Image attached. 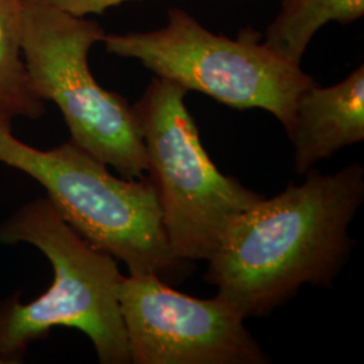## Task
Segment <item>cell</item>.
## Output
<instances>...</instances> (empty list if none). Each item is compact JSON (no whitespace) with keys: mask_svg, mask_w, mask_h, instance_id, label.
Wrapping results in <instances>:
<instances>
[{"mask_svg":"<svg viewBox=\"0 0 364 364\" xmlns=\"http://www.w3.org/2000/svg\"><path fill=\"white\" fill-rule=\"evenodd\" d=\"M117 299L131 363L267 364L270 358L220 297L174 290L154 274L122 277Z\"/></svg>","mask_w":364,"mask_h":364,"instance_id":"52a82bcc","label":"cell"},{"mask_svg":"<svg viewBox=\"0 0 364 364\" xmlns=\"http://www.w3.org/2000/svg\"><path fill=\"white\" fill-rule=\"evenodd\" d=\"M0 242L30 243L53 267L52 285L38 299L0 304V364L21 363L27 346L57 326L85 333L100 363H131L117 299L123 275L112 255L77 234L48 197L28 203L0 224Z\"/></svg>","mask_w":364,"mask_h":364,"instance_id":"3957f363","label":"cell"},{"mask_svg":"<svg viewBox=\"0 0 364 364\" xmlns=\"http://www.w3.org/2000/svg\"><path fill=\"white\" fill-rule=\"evenodd\" d=\"M0 115V162L38 181L61 218L93 247L122 260L130 275L154 274L178 284L191 263L170 247L156 189L147 177L112 176L105 162L69 141L39 150L13 134Z\"/></svg>","mask_w":364,"mask_h":364,"instance_id":"7a4b0ae2","label":"cell"},{"mask_svg":"<svg viewBox=\"0 0 364 364\" xmlns=\"http://www.w3.org/2000/svg\"><path fill=\"white\" fill-rule=\"evenodd\" d=\"M364 15V0H290L266 28L263 43L289 63L301 65L316 33L326 23L350 25Z\"/></svg>","mask_w":364,"mask_h":364,"instance_id":"9c48e42d","label":"cell"},{"mask_svg":"<svg viewBox=\"0 0 364 364\" xmlns=\"http://www.w3.org/2000/svg\"><path fill=\"white\" fill-rule=\"evenodd\" d=\"M293 168L306 174L316 164L364 141V66L338 84L317 82L301 93L291 127Z\"/></svg>","mask_w":364,"mask_h":364,"instance_id":"ba28073f","label":"cell"},{"mask_svg":"<svg viewBox=\"0 0 364 364\" xmlns=\"http://www.w3.org/2000/svg\"><path fill=\"white\" fill-rule=\"evenodd\" d=\"M230 224L208 259L205 281L245 320L264 317L299 287H332L351 254L350 225L364 201V168L308 171Z\"/></svg>","mask_w":364,"mask_h":364,"instance_id":"6da1fadb","label":"cell"},{"mask_svg":"<svg viewBox=\"0 0 364 364\" xmlns=\"http://www.w3.org/2000/svg\"><path fill=\"white\" fill-rule=\"evenodd\" d=\"M105 36L85 16L42 0L22 1L21 50L33 91L58 107L72 142L122 177L144 178L147 156L134 105L103 88L90 68V52Z\"/></svg>","mask_w":364,"mask_h":364,"instance_id":"277c9868","label":"cell"},{"mask_svg":"<svg viewBox=\"0 0 364 364\" xmlns=\"http://www.w3.org/2000/svg\"><path fill=\"white\" fill-rule=\"evenodd\" d=\"M186 93L156 76L134 109L170 247L178 258L195 262L208 260L235 218L263 196L216 168L186 107Z\"/></svg>","mask_w":364,"mask_h":364,"instance_id":"8992f818","label":"cell"},{"mask_svg":"<svg viewBox=\"0 0 364 364\" xmlns=\"http://www.w3.org/2000/svg\"><path fill=\"white\" fill-rule=\"evenodd\" d=\"M23 0H0V115L39 119L45 102L33 91L21 50Z\"/></svg>","mask_w":364,"mask_h":364,"instance_id":"30bf717a","label":"cell"},{"mask_svg":"<svg viewBox=\"0 0 364 364\" xmlns=\"http://www.w3.org/2000/svg\"><path fill=\"white\" fill-rule=\"evenodd\" d=\"M49 4H53L68 13L87 16L90 14H103L111 7L127 1H138V0H42Z\"/></svg>","mask_w":364,"mask_h":364,"instance_id":"8fae6325","label":"cell"},{"mask_svg":"<svg viewBox=\"0 0 364 364\" xmlns=\"http://www.w3.org/2000/svg\"><path fill=\"white\" fill-rule=\"evenodd\" d=\"M287 1H290V0H282V3H287Z\"/></svg>","mask_w":364,"mask_h":364,"instance_id":"7c38bea8","label":"cell"},{"mask_svg":"<svg viewBox=\"0 0 364 364\" xmlns=\"http://www.w3.org/2000/svg\"><path fill=\"white\" fill-rule=\"evenodd\" d=\"M260 38L252 30L236 39L215 34L185 10L171 7L162 28L105 33L102 42L109 54L134 58L188 92L235 109L267 111L289 132L301 93L316 81Z\"/></svg>","mask_w":364,"mask_h":364,"instance_id":"5b68a950","label":"cell"}]
</instances>
